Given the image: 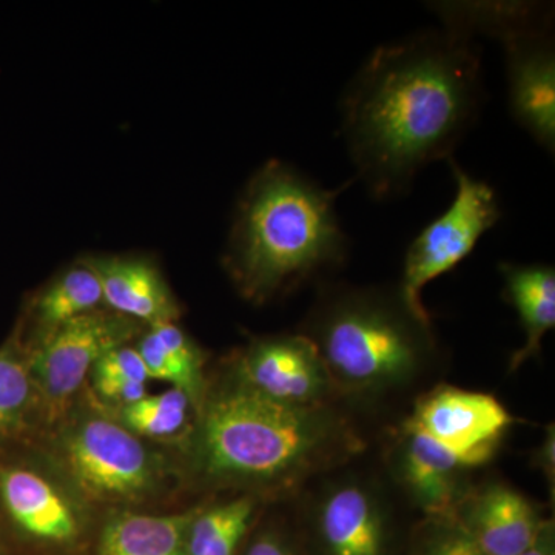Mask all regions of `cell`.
Returning a JSON list of instances; mask_svg holds the SVG:
<instances>
[{
    "mask_svg": "<svg viewBox=\"0 0 555 555\" xmlns=\"http://www.w3.org/2000/svg\"><path fill=\"white\" fill-rule=\"evenodd\" d=\"M469 469L433 438L404 425L401 440L400 477L416 505L438 521L454 518L467 494L463 474Z\"/></svg>",
    "mask_w": 555,
    "mask_h": 555,
    "instance_id": "7c38bea8",
    "label": "cell"
},
{
    "mask_svg": "<svg viewBox=\"0 0 555 555\" xmlns=\"http://www.w3.org/2000/svg\"><path fill=\"white\" fill-rule=\"evenodd\" d=\"M513 423L495 397L443 386L416 403L406 426L433 438L470 469L494 456Z\"/></svg>",
    "mask_w": 555,
    "mask_h": 555,
    "instance_id": "9c48e42d",
    "label": "cell"
},
{
    "mask_svg": "<svg viewBox=\"0 0 555 555\" xmlns=\"http://www.w3.org/2000/svg\"><path fill=\"white\" fill-rule=\"evenodd\" d=\"M83 264L96 273L104 302L113 312L144 321L150 326L177 321V299L152 262L138 258L90 257Z\"/></svg>",
    "mask_w": 555,
    "mask_h": 555,
    "instance_id": "4fadbf2b",
    "label": "cell"
},
{
    "mask_svg": "<svg viewBox=\"0 0 555 555\" xmlns=\"http://www.w3.org/2000/svg\"><path fill=\"white\" fill-rule=\"evenodd\" d=\"M238 382L294 406L324 404L334 379L315 343L305 334L257 339L241 357Z\"/></svg>",
    "mask_w": 555,
    "mask_h": 555,
    "instance_id": "30bf717a",
    "label": "cell"
},
{
    "mask_svg": "<svg viewBox=\"0 0 555 555\" xmlns=\"http://www.w3.org/2000/svg\"><path fill=\"white\" fill-rule=\"evenodd\" d=\"M246 555H294L291 553V550L286 545H284L281 540H278L276 537L264 535L259 537L257 542L254 543L250 547H248Z\"/></svg>",
    "mask_w": 555,
    "mask_h": 555,
    "instance_id": "4316f807",
    "label": "cell"
},
{
    "mask_svg": "<svg viewBox=\"0 0 555 555\" xmlns=\"http://www.w3.org/2000/svg\"><path fill=\"white\" fill-rule=\"evenodd\" d=\"M0 500L11 520L35 539L65 543L78 534L72 505L49 480L30 469L0 470Z\"/></svg>",
    "mask_w": 555,
    "mask_h": 555,
    "instance_id": "5bb4252c",
    "label": "cell"
},
{
    "mask_svg": "<svg viewBox=\"0 0 555 555\" xmlns=\"http://www.w3.org/2000/svg\"><path fill=\"white\" fill-rule=\"evenodd\" d=\"M64 456L80 488L96 499H139L158 483V465L149 449L120 423L102 416L69 429Z\"/></svg>",
    "mask_w": 555,
    "mask_h": 555,
    "instance_id": "8992f818",
    "label": "cell"
},
{
    "mask_svg": "<svg viewBox=\"0 0 555 555\" xmlns=\"http://www.w3.org/2000/svg\"><path fill=\"white\" fill-rule=\"evenodd\" d=\"M318 525L328 555L385 553V517L377 496L364 486L346 483L328 492Z\"/></svg>",
    "mask_w": 555,
    "mask_h": 555,
    "instance_id": "9a60e30c",
    "label": "cell"
},
{
    "mask_svg": "<svg viewBox=\"0 0 555 555\" xmlns=\"http://www.w3.org/2000/svg\"><path fill=\"white\" fill-rule=\"evenodd\" d=\"M349 185L321 188L278 160L251 179L229 254L243 294L262 301L346 261L350 240L339 224L337 198Z\"/></svg>",
    "mask_w": 555,
    "mask_h": 555,
    "instance_id": "7a4b0ae2",
    "label": "cell"
},
{
    "mask_svg": "<svg viewBox=\"0 0 555 555\" xmlns=\"http://www.w3.org/2000/svg\"><path fill=\"white\" fill-rule=\"evenodd\" d=\"M102 302L104 297L100 280L82 262L62 273L40 292L33 305V313L42 328L43 337L75 318L100 310Z\"/></svg>",
    "mask_w": 555,
    "mask_h": 555,
    "instance_id": "ac0fdd59",
    "label": "cell"
},
{
    "mask_svg": "<svg viewBox=\"0 0 555 555\" xmlns=\"http://www.w3.org/2000/svg\"><path fill=\"white\" fill-rule=\"evenodd\" d=\"M93 383L101 397L120 403L122 406L147 396L145 383L129 382V379H93Z\"/></svg>",
    "mask_w": 555,
    "mask_h": 555,
    "instance_id": "d4e9b609",
    "label": "cell"
},
{
    "mask_svg": "<svg viewBox=\"0 0 555 555\" xmlns=\"http://www.w3.org/2000/svg\"><path fill=\"white\" fill-rule=\"evenodd\" d=\"M153 337L178 375V389L188 393L193 404L203 400V353L195 341L175 323L150 326Z\"/></svg>",
    "mask_w": 555,
    "mask_h": 555,
    "instance_id": "7402d4cb",
    "label": "cell"
},
{
    "mask_svg": "<svg viewBox=\"0 0 555 555\" xmlns=\"http://www.w3.org/2000/svg\"><path fill=\"white\" fill-rule=\"evenodd\" d=\"M554 9L539 10L496 38L505 50L511 115L540 147L555 152Z\"/></svg>",
    "mask_w": 555,
    "mask_h": 555,
    "instance_id": "52a82bcc",
    "label": "cell"
},
{
    "mask_svg": "<svg viewBox=\"0 0 555 555\" xmlns=\"http://www.w3.org/2000/svg\"><path fill=\"white\" fill-rule=\"evenodd\" d=\"M520 555H555L553 525H550V521H547L545 529H543L534 545L528 547Z\"/></svg>",
    "mask_w": 555,
    "mask_h": 555,
    "instance_id": "83f0119b",
    "label": "cell"
},
{
    "mask_svg": "<svg viewBox=\"0 0 555 555\" xmlns=\"http://www.w3.org/2000/svg\"><path fill=\"white\" fill-rule=\"evenodd\" d=\"M448 163L455 179V198L408 247L398 288L406 308L426 324L430 317L423 305V288L465 261L481 236L502 219L495 190L470 177L455 159Z\"/></svg>",
    "mask_w": 555,
    "mask_h": 555,
    "instance_id": "5b68a950",
    "label": "cell"
},
{
    "mask_svg": "<svg viewBox=\"0 0 555 555\" xmlns=\"http://www.w3.org/2000/svg\"><path fill=\"white\" fill-rule=\"evenodd\" d=\"M534 465L542 470L543 476L551 486H554L555 477V433L554 426H550L546 430V436L543 438V443L537 449Z\"/></svg>",
    "mask_w": 555,
    "mask_h": 555,
    "instance_id": "484cf974",
    "label": "cell"
},
{
    "mask_svg": "<svg viewBox=\"0 0 555 555\" xmlns=\"http://www.w3.org/2000/svg\"><path fill=\"white\" fill-rule=\"evenodd\" d=\"M334 382L382 389L414 377L430 356V324L397 297L366 288L334 287L310 315L308 334Z\"/></svg>",
    "mask_w": 555,
    "mask_h": 555,
    "instance_id": "277c9868",
    "label": "cell"
},
{
    "mask_svg": "<svg viewBox=\"0 0 555 555\" xmlns=\"http://www.w3.org/2000/svg\"><path fill=\"white\" fill-rule=\"evenodd\" d=\"M483 102L474 39L441 27L372 51L341 98V138L375 199L397 198L451 159Z\"/></svg>",
    "mask_w": 555,
    "mask_h": 555,
    "instance_id": "6da1fadb",
    "label": "cell"
},
{
    "mask_svg": "<svg viewBox=\"0 0 555 555\" xmlns=\"http://www.w3.org/2000/svg\"><path fill=\"white\" fill-rule=\"evenodd\" d=\"M36 387L20 343L9 339L0 347V440L24 426Z\"/></svg>",
    "mask_w": 555,
    "mask_h": 555,
    "instance_id": "ffe728a7",
    "label": "cell"
},
{
    "mask_svg": "<svg viewBox=\"0 0 555 555\" xmlns=\"http://www.w3.org/2000/svg\"><path fill=\"white\" fill-rule=\"evenodd\" d=\"M507 301L517 310L526 335L524 347L513 353L511 371L539 356L547 332L555 326V270L545 264H499Z\"/></svg>",
    "mask_w": 555,
    "mask_h": 555,
    "instance_id": "2e32d148",
    "label": "cell"
},
{
    "mask_svg": "<svg viewBox=\"0 0 555 555\" xmlns=\"http://www.w3.org/2000/svg\"><path fill=\"white\" fill-rule=\"evenodd\" d=\"M138 321L119 313L94 312L75 318L40 338L33 352L30 374L36 390L51 408L69 400L108 350L137 334Z\"/></svg>",
    "mask_w": 555,
    "mask_h": 555,
    "instance_id": "ba28073f",
    "label": "cell"
},
{
    "mask_svg": "<svg viewBox=\"0 0 555 555\" xmlns=\"http://www.w3.org/2000/svg\"><path fill=\"white\" fill-rule=\"evenodd\" d=\"M93 379H129V382L147 383L142 358L137 347L119 346L108 350L91 369Z\"/></svg>",
    "mask_w": 555,
    "mask_h": 555,
    "instance_id": "603a6c76",
    "label": "cell"
},
{
    "mask_svg": "<svg viewBox=\"0 0 555 555\" xmlns=\"http://www.w3.org/2000/svg\"><path fill=\"white\" fill-rule=\"evenodd\" d=\"M255 514L250 496L196 511L190 521L184 555H235Z\"/></svg>",
    "mask_w": 555,
    "mask_h": 555,
    "instance_id": "d6986e66",
    "label": "cell"
},
{
    "mask_svg": "<svg viewBox=\"0 0 555 555\" xmlns=\"http://www.w3.org/2000/svg\"><path fill=\"white\" fill-rule=\"evenodd\" d=\"M196 462L215 480L294 483L356 451L358 438L326 404L294 406L235 385L208 398Z\"/></svg>",
    "mask_w": 555,
    "mask_h": 555,
    "instance_id": "3957f363",
    "label": "cell"
},
{
    "mask_svg": "<svg viewBox=\"0 0 555 555\" xmlns=\"http://www.w3.org/2000/svg\"><path fill=\"white\" fill-rule=\"evenodd\" d=\"M418 555H485L454 520L438 521V531Z\"/></svg>",
    "mask_w": 555,
    "mask_h": 555,
    "instance_id": "cb8c5ba5",
    "label": "cell"
},
{
    "mask_svg": "<svg viewBox=\"0 0 555 555\" xmlns=\"http://www.w3.org/2000/svg\"><path fill=\"white\" fill-rule=\"evenodd\" d=\"M196 511L175 516L120 514L105 525L100 555H184Z\"/></svg>",
    "mask_w": 555,
    "mask_h": 555,
    "instance_id": "e0dca14e",
    "label": "cell"
},
{
    "mask_svg": "<svg viewBox=\"0 0 555 555\" xmlns=\"http://www.w3.org/2000/svg\"><path fill=\"white\" fill-rule=\"evenodd\" d=\"M188 393L181 389L167 390L158 396H145L120 408V425L134 436L164 438L175 436L188 422Z\"/></svg>",
    "mask_w": 555,
    "mask_h": 555,
    "instance_id": "44dd1931",
    "label": "cell"
},
{
    "mask_svg": "<svg viewBox=\"0 0 555 555\" xmlns=\"http://www.w3.org/2000/svg\"><path fill=\"white\" fill-rule=\"evenodd\" d=\"M452 520L485 555H520L547 525L525 495L502 483L467 492Z\"/></svg>",
    "mask_w": 555,
    "mask_h": 555,
    "instance_id": "8fae6325",
    "label": "cell"
}]
</instances>
